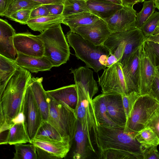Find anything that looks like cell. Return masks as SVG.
I'll list each match as a JSON object with an SVG mask.
<instances>
[{"label":"cell","mask_w":159,"mask_h":159,"mask_svg":"<svg viewBox=\"0 0 159 159\" xmlns=\"http://www.w3.org/2000/svg\"><path fill=\"white\" fill-rule=\"evenodd\" d=\"M32 77L30 71L19 66L0 96V125L10 127L22 112L24 96Z\"/></svg>","instance_id":"6da1fadb"},{"label":"cell","mask_w":159,"mask_h":159,"mask_svg":"<svg viewBox=\"0 0 159 159\" xmlns=\"http://www.w3.org/2000/svg\"><path fill=\"white\" fill-rule=\"evenodd\" d=\"M124 127L98 125L94 133L99 152L109 149L125 151L143 159L142 146L135 138L124 131Z\"/></svg>","instance_id":"7a4b0ae2"},{"label":"cell","mask_w":159,"mask_h":159,"mask_svg":"<svg viewBox=\"0 0 159 159\" xmlns=\"http://www.w3.org/2000/svg\"><path fill=\"white\" fill-rule=\"evenodd\" d=\"M66 36L69 45L74 50L76 57L84 61L95 72L106 68L109 50L103 45H96L80 35L70 30Z\"/></svg>","instance_id":"3957f363"},{"label":"cell","mask_w":159,"mask_h":159,"mask_svg":"<svg viewBox=\"0 0 159 159\" xmlns=\"http://www.w3.org/2000/svg\"><path fill=\"white\" fill-rule=\"evenodd\" d=\"M145 40L142 31L136 27L124 31L112 33L103 45L123 66Z\"/></svg>","instance_id":"277c9868"},{"label":"cell","mask_w":159,"mask_h":159,"mask_svg":"<svg viewBox=\"0 0 159 159\" xmlns=\"http://www.w3.org/2000/svg\"><path fill=\"white\" fill-rule=\"evenodd\" d=\"M61 24L46 30L37 35L43 43L44 56L49 60L53 67H58L66 63L70 55L68 43Z\"/></svg>","instance_id":"5b68a950"},{"label":"cell","mask_w":159,"mask_h":159,"mask_svg":"<svg viewBox=\"0 0 159 159\" xmlns=\"http://www.w3.org/2000/svg\"><path fill=\"white\" fill-rule=\"evenodd\" d=\"M47 96L49 106L48 121L63 137L69 139L72 143L78 122L75 109L64 103L56 102L48 95Z\"/></svg>","instance_id":"8992f818"},{"label":"cell","mask_w":159,"mask_h":159,"mask_svg":"<svg viewBox=\"0 0 159 159\" xmlns=\"http://www.w3.org/2000/svg\"><path fill=\"white\" fill-rule=\"evenodd\" d=\"M159 108L158 102L150 94L140 95L126 121L124 131L134 137L144 128L151 116Z\"/></svg>","instance_id":"52a82bcc"},{"label":"cell","mask_w":159,"mask_h":159,"mask_svg":"<svg viewBox=\"0 0 159 159\" xmlns=\"http://www.w3.org/2000/svg\"><path fill=\"white\" fill-rule=\"evenodd\" d=\"M157 58L146 39L139 47L137 87L140 95L150 93L156 72Z\"/></svg>","instance_id":"ba28073f"},{"label":"cell","mask_w":159,"mask_h":159,"mask_svg":"<svg viewBox=\"0 0 159 159\" xmlns=\"http://www.w3.org/2000/svg\"><path fill=\"white\" fill-rule=\"evenodd\" d=\"M77 86L78 100L75 109L78 121L86 133L89 149L95 152L92 141V134L94 133L98 124L96 120L93 104V99L80 83L75 82Z\"/></svg>","instance_id":"9c48e42d"},{"label":"cell","mask_w":159,"mask_h":159,"mask_svg":"<svg viewBox=\"0 0 159 159\" xmlns=\"http://www.w3.org/2000/svg\"><path fill=\"white\" fill-rule=\"evenodd\" d=\"M22 112L25 129L31 142L43 121L29 84L24 96Z\"/></svg>","instance_id":"30bf717a"},{"label":"cell","mask_w":159,"mask_h":159,"mask_svg":"<svg viewBox=\"0 0 159 159\" xmlns=\"http://www.w3.org/2000/svg\"><path fill=\"white\" fill-rule=\"evenodd\" d=\"M98 82L103 93H129L123 74L122 65L117 62L104 69Z\"/></svg>","instance_id":"8fae6325"},{"label":"cell","mask_w":159,"mask_h":159,"mask_svg":"<svg viewBox=\"0 0 159 159\" xmlns=\"http://www.w3.org/2000/svg\"><path fill=\"white\" fill-rule=\"evenodd\" d=\"M71 31L97 46L103 45L112 33L105 21L101 18L91 24L78 27Z\"/></svg>","instance_id":"7c38bea8"},{"label":"cell","mask_w":159,"mask_h":159,"mask_svg":"<svg viewBox=\"0 0 159 159\" xmlns=\"http://www.w3.org/2000/svg\"><path fill=\"white\" fill-rule=\"evenodd\" d=\"M14 43L17 53L35 57H44L43 43L37 35L29 32L16 33Z\"/></svg>","instance_id":"4fadbf2b"},{"label":"cell","mask_w":159,"mask_h":159,"mask_svg":"<svg viewBox=\"0 0 159 159\" xmlns=\"http://www.w3.org/2000/svg\"><path fill=\"white\" fill-rule=\"evenodd\" d=\"M133 7L123 6L113 15L103 19L112 33L124 31L136 27L137 13Z\"/></svg>","instance_id":"5bb4252c"},{"label":"cell","mask_w":159,"mask_h":159,"mask_svg":"<svg viewBox=\"0 0 159 159\" xmlns=\"http://www.w3.org/2000/svg\"><path fill=\"white\" fill-rule=\"evenodd\" d=\"M104 93L109 117L116 126L125 127L127 118L121 95L119 93Z\"/></svg>","instance_id":"9a60e30c"},{"label":"cell","mask_w":159,"mask_h":159,"mask_svg":"<svg viewBox=\"0 0 159 159\" xmlns=\"http://www.w3.org/2000/svg\"><path fill=\"white\" fill-rule=\"evenodd\" d=\"M16 31L7 21L0 19V55L15 60L17 52L14 43Z\"/></svg>","instance_id":"2e32d148"},{"label":"cell","mask_w":159,"mask_h":159,"mask_svg":"<svg viewBox=\"0 0 159 159\" xmlns=\"http://www.w3.org/2000/svg\"><path fill=\"white\" fill-rule=\"evenodd\" d=\"M15 61L19 66L32 73L49 70L53 67L49 60L44 56L35 57L17 52Z\"/></svg>","instance_id":"e0dca14e"},{"label":"cell","mask_w":159,"mask_h":159,"mask_svg":"<svg viewBox=\"0 0 159 159\" xmlns=\"http://www.w3.org/2000/svg\"><path fill=\"white\" fill-rule=\"evenodd\" d=\"M43 78L31 77L29 84L35 100L40 110L43 121H48L49 106L48 96L44 89L42 81Z\"/></svg>","instance_id":"ac0fdd59"},{"label":"cell","mask_w":159,"mask_h":159,"mask_svg":"<svg viewBox=\"0 0 159 159\" xmlns=\"http://www.w3.org/2000/svg\"><path fill=\"white\" fill-rule=\"evenodd\" d=\"M70 70V73L74 75L75 82L80 84L93 99L98 91L97 82L93 78V71L87 66H80L75 69L71 68Z\"/></svg>","instance_id":"d6986e66"},{"label":"cell","mask_w":159,"mask_h":159,"mask_svg":"<svg viewBox=\"0 0 159 159\" xmlns=\"http://www.w3.org/2000/svg\"><path fill=\"white\" fill-rule=\"evenodd\" d=\"M139 47L132 54L125 64L122 66L123 74L129 93L134 91L138 93L137 81Z\"/></svg>","instance_id":"ffe728a7"},{"label":"cell","mask_w":159,"mask_h":159,"mask_svg":"<svg viewBox=\"0 0 159 159\" xmlns=\"http://www.w3.org/2000/svg\"><path fill=\"white\" fill-rule=\"evenodd\" d=\"M46 92L48 96L56 102L64 103L75 109L78 100L77 87L75 84L48 90Z\"/></svg>","instance_id":"44dd1931"},{"label":"cell","mask_w":159,"mask_h":159,"mask_svg":"<svg viewBox=\"0 0 159 159\" xmlns=\"http://www.w3.org/2000/svg\"><path fill=\"white\" fill-rule=\"evenodd\" d=\"M87 5L89 12L99 18H107L123 6L108 0H88Z\"/></svg>","instance_id":"7402d4cb"},{"label":"cell","mask_w":159,"mask_h":159,"mask_svg":"<svg viewBox=\"0 0 159 159\" xmlns=\"http://www.w3.org/2000/svg\"><path fill=\"white\" fill-rule=\"evenodd\" d=\"M31 143L57 159L64 158L69 152L72 145L71 143L68 141L53 142L36 139L31 141Z\"/></svg>","instance_id":"603a6c76"},{"label":"cell","mask_w":159,"mask_h":159,"mask_svg":"<svg viewBox=\"0 0 159 159\" xmlns=\"http://www.w3.org/2000/svg\"><path fill=\"white\" fill-rule=\"evenodd\" d=\"M8 130L3 144L14 145L27 143H31L25 129L24 120L14 123Z\"/></svg>","instance_id":"cb8c5ba5"},{"label":"cell","mask_w":159,"mask_h":159,"mask_svg":"<svg viewBox=\"0 0 159 159\" xmlns=\"http://www.w3.org/2000/svg\"><path fill=\"white\" fill-rule=\"evenodd\" d=\"M92 101L95 115L98 125L116 126L107 115L105 94L102 93L98 95L93 99Z\"/></svg>","instance_id":"d4e9b609"},{"label":"cell","mask_w":159,"mask_h":159,"mask_svg":"<svg viewBox=\"0 0 159 159\" xmlns=\"http://www.w3.org/2000/svg\"><path fill=\"white\" fill-rule=\"evenodd\" d=\"M19 67L15 60L0 55V96Z\"/></svg>","instance_id":"484cf974"},{"label":"cell","mask_w":159,"mask_h":159,"mask_svg":"<svg viewBox=\"0 0 159 159\" xmlns=\"http://www.w3.org/2000/svg\"><path fill=\"white\" fill-rule=\"evenodd\" d=\"M34 139L53 142L68 141L69 139L63 137L57 129L48 121H43L39 128Z\"/></svg>","instance_id":"4316f807"},{"label":"cell","mask_w":159,"mask_h":159,"mask_svg":"<svg viewBox=\"0 0 159 159\" xmlns=\"http://www.w3.org/2000/svg\"><path fill=\"white\" fill-rule=\"evenodd\" d=\"M62 16L50 15L30 19L26 25L32 30L41 32L62 23Z\"/></svg>","instance_id":"83f0119b"},{"label":"cell","mask_w":159,"mask_h":159,"mask_svg":"<svg viewBox=\"0 0 159 159\" xmlns=\"http://www.w3.org/2000/svg\"><path fill=\"white\" fill-rule=\"evenodd\" d=\"M99 18L90 12H84L64 17L62 23L68 26L72 31L78 27L91 24Z\"/></svg>","instance_id":"f1b7e54d"},{"label":"cell","mask_w":159,"mask_h":159,"mask_svg":"<svg viewBox=\"0 0 159 159\" xmlns=\"http://www.w3.org/2000/svg\"><path fill=\"white\" fill-rule=\"evenodd\" d=\"M74 139L76 146L73 153V158H86L87 157V147L89 148L87 136L83 129L80 123L78 120Z\"/></svg>","instance_id":"f546056e"},{"label":"cell","mask_w":159,"mask_h":159,"mask_svg":"<svg viewBox=\"0 0 159 159\" xmlns=\"http://www.w3.org/2000/svg\"><path fill=\"white\" fill-rule=\"evenodd\" d=\"M135 138L143 147L148 148L159 144V139L157 135L148 127L139 131Z\"/></svg>","instance_id":"4dcf8cb0"},{"label":"cell","mask_w":159,"mask_h":159,"mask_svg":"<svg viewBox=\"0 0 159 159\" xmlns=\"http://www.w3.org/2000/svg\"><path fill=\"white\" fill-rule=\"evenodd\" d=\"M18 143L14 145L15 152L13 159H37L36 146L32 143Z\"/></svg>","instance_id":"1f68e13d"},{"label":"cell","mask_w":159,"mask_h":159,"mask_svg":"<svg viewBox=\"0 0 159 159\" xmlns=\"http://www.w3.org/2000/svg\"><path fill=\"white\" fill-rule=\"evenodd\" d=\"M62 16L63 17L84 12H89L86 1L84 0H65Z\"/></svg>","instance_id":"d6a6232c"},{"label":"cell","mask_w":159,"mask_h":159,"mask_svg":"<svg viewBox=\"0 0 159 159\" xmlns=\"http://www.w3.org/2000/svg\"><path fill=\"white\" fill-rule=\"evenodd\" d=\"M41 5L31 0H12L3 16L8 18L18 11L24 10H33Z\"/></svg>","instance_id":"836d02e7"},{"label":"cell","mask_w":159,"mask_h":159,"mask_svg":"<svg viewBox=\"0 0 159 159\" xmlns=\"http://www.w3.org/2000/svg\"><path fill=\"white\" fill-rule=\"evenodd\" d=\"M156 6L153 0H145L141 10L137 13L136 27L140 29L144 23L156 11Z\"/></svg>","instance_id":"e575fe53"},{"label":"cell","mask_w":159,"mask_h":159,"mask_svg":"<svg viewBox=\"0 0 159 159\" xmlns=\"http://www.w3.org/2000/svg\"><path fill=\"white\" fill-rule=\"evenodd\" d=\"M159 27V11H156L140 29L146 39L154 35Z\"/></svg>","instance_id":"d590c367"},{"label":"cell","mask_w":159,"mask_h":159,"mask_svg":"<svg viewBox=\"0 0 159 159\" xmlns=\"http://www.w3.org/2000/svg\"><path fill=\"white\" fill-rule=\"evenodd\" d=\"M99 158L103 159H138L135 155L117 149H109L100 152Z\"/></svg>","instance_id":"8d00e7d4"},{"label":"cell","mask_w":159,"mask_h":159,"mask_svg":"<svg viewBox=\"0 0 159 159\" xmlns=\"http://www.w3.org/2000/svg\"><path fill=\"white\" fill-rule=\"evenodd\" d=\"M121 95L127 120L130 115L135 101L140 95L137 92L134 91Z\"/></svg>","instance_id":"74e56055"},{"label":"cell","mask_w":159,"mask_h":159,"mask_svg":"<svg viewBox=\"0 0 159 159\" xmlns=\"http://www.w3.org/2000/svg\"><path fill=\"white\" fill-rule=\"evenodd\" d=\"M32 10H24L14 13L8 18L17 22L20 24L26 25L27 22L30 19Z\"/></svg>","instance_id":"f35d334b"},{"label":"cell","mask_w":159,"mask_h":159,"mask_svg":"<svg viewBox=\"0 0 159 159\" xmlns=\"http://www.w3.org/2000/svg\"><path fill=\"white\" fill-rule=\"evenodd\" d=\"M146 127L150 128L159 139V108L151 116Z\"/></svg>","instance_id":"ab89813d"},{"label":"cell","mask_w":159,"mask_h":159,"mask_svg":"<svg viewBox=\"0 0 159 159\" xmlns=\"http://www.w3.org/2000/svg\"><path fill=\"white\" fill-rule=\"evenodd\" d=\"M157 146H153L148 148L142 147L143 159H159V152L157 150Z\"/></svg>","instance_id":"60d3db41"},{"label":"cell","mask_w":159,"mask_h":159,"mask_svg":"<svg viewBox=\"0 0 159 159\" xmlns=\"http://www.w3.org/2000/svg\"><path fill=\"white\" fill-rule=\"evenodd\" d=\"M50 15L47 8L44 5H41L32 10L30 19Z\"/></svg>","instance_id":"b9f144b4"},{"label":"cell","mask_w":159,"mask_h":159,"mask_svg":"<svg viewBox=\"0 0 159 159\" xmlns=\"http://www.w3.org/2000/svg\"><path fill=\"white\" fill-rule=\"evenodd\" d=\"M149 94L159 103V74L157 70Z\"/></svg>","instance_id":"7bdbcfd3"},{"label":"cell","mask_w":159,"mask_h":159,"mask_svg":"<svg viewBox=\"0 0 159 159\" xmlns=\"http://www.w3.org/2000/svg\"><path fill=\"white\" fill-rule=\"evenodd\" d=\"M48 9L50 15L62 16L64 4H49L44 5Z\"/></svg>","instance_id":"ee69618b"},{"label":"cell","mask_w":159,"mask_h":159,"mask_svg":"<svg viewBox=\"0 0 159 159\" xmlns=\"http://www.w3.org/2000/svg\"><path fill=\"white\" fill-rule=\"evenodd\" d=\"M36 150L38 156V159L42 158L57 159L55 157L48 152L37 147H36Z\"/></svg>","instance_id":"f6af8a7d"},{"label":"cell","mask_w":159,"mask_h":159,"mask_svg":"<svg viewBox=\"0 0 159 159\" xmlns=\"http://www.w3.org/2000/svg\"><path fill=\"white\" fill-rule=\"evenodd\" d=\"M42 5L64 4L65 0H31Z\"/></svg>","instance_id":"bcb514c9"},{"label":"cell","mask_w":159,"mask_h":159,"mask_svg":"<svg viewBox=\"0 0 159 159\" xmlns=\"http://www.w3.org/2000/svg\"><path fill=\"white\" fill-rule=\"evenodd\" d=\"M12 0H0V15H3L7 9Z\"/></svg>","instance_id":"7dc6e473"},{"label":"cell","mask_w":159,"mask_h":159,"mask_svg":"<svg viewBox=\"0 0 159 159\" xmlns=\"http://www.w3.org/2000/svg\"><path fill=\"white\" fill-rule=\"evenodd\" d=\"M147 43L150 48L159 58V43L151 41H147Z\"/></svg>","instance_id":"c3c4849f"},{"label":"cell","mask_w":159,"mask_h":159,"mask_svg":"<svg viewBox=\"0 0 159 159\" xmlns=\"http://www.w3.org/2000/svg\"><path fill=\"white\" fill-rule=\"evenodd\" d=\"M117 62H118V60L116 57L111 54L108 58L106 66V67H109Z\"/></svg>","instance_id":"681fc988"},{"label":"cell","mask_w":159,"mask_h":159,"mask_svg":"<svg viewBox=\"0 0 159 159\" xmlns=\"http://www.w3.org/2000/svg\"><path fill=\"white\" fill-rule=\"evenodd\" d=\"M141 0H121L123 6L133 7L135 4L140 2Z\"/></svg>","instance_id":"f907efd6"},{"label":"cell","mask_w":159,"mask_h":159,"mask_svg":"<svg viewBox=\"0 0 159 159\" xmlns=\"http://www.w3.org/2000/svg\"><path fill=\"white\" fill-rule=\"evenodd\" d=\"M146 40L159 43V34L152 35L146 38Z\"/></svg>","instance_id":"816d5d0a"},{"label":"cell","mask_w":159,"mask_h":159,"mask_svg":"<svg viewBox=\"0 0 159 159\" xmlns=\"http://www.w3.org/2000/svg\"><path fill=\"white\" fill-rule=\"evenodd\" d=\"M156 8L159 10V0H153Z\"/></svg>","instance_id":"f5cc1de1"},{"label":"cell","mask_w":159,"mask_h":159,"mask_svg":"<svg viewBox=\"0 0 159 159\" xmlns=\"http://www.w3.org/2000/svg\"><path fill=\"white\" fill-rule=\"evenodd\" d=\"M118 4L122 5L121 0H108Z\"/></svg>","instance_id":"db71d44e"},{"label":"cell","mask_w":159,"mask_h":159,"mask_svg":"<svg viewBox=\"0 0 159 159\" xmlns=\"http://www.w3.org/2000/svg\"><path fill=\"white\" fill-rule=\"evenodd\" d=\"M156 68V70L159 74V64L157 66Z\"/></svg>","instance_id":"11a10c76"},{"label":"cell","mask_w":159,"mask_h":159,"mask_svg":"<svg viewBox=\"0 0 159 159\" xmlns=\"http://www.w3.org/2000/svg\"><path fill=\"white\" fill-rule=\"evenodd\" d=\"M159 34V27L158 28L157 31V32H156V33L154 35H157V34Z\"/></svg>","instance_id":"9f6ffc18"},{"label":"cell","mask_w":159,"mask_h":159,"mask_svg":"<svg viewBox=\"0 0 159 159\" xmlns=\"http://www.w3.org/2000/svg\"><path fill=\"white\" fill-rule=\"evenodd\" d=\"M146 0H141L140 1V2H143L144 1Z\"/></svg>","instance_id":"6f0895ef"},{"label":"cell","mask_w":159,"mask_h":159,"mask_svg":"<svg viewBox=\"0 0 159 159\" xmlns=\"http://www.w3.org/2000/svg\"><path fill=\"white\" fill-rule=\"evenodd\" d=\"M85 0V1H87L88 0Z\"/></svg>","instance_id":"680465c9"}]
</instances>
